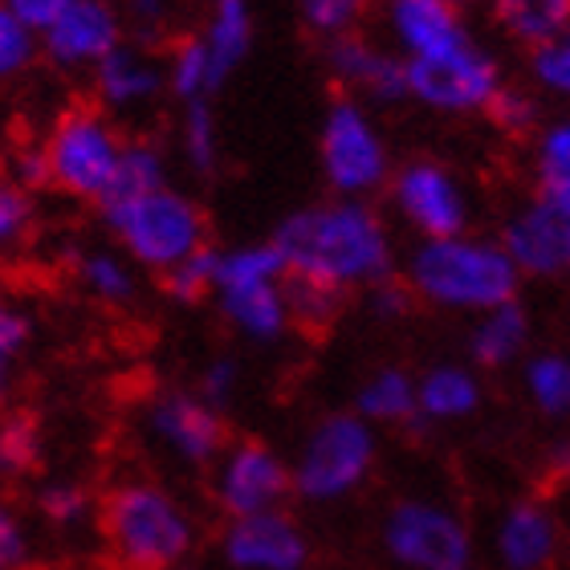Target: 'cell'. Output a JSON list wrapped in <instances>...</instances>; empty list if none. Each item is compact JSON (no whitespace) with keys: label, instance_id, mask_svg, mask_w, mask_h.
Here are the masks:
<instances>
[{"label":"cell","instance_id":"22","mask_svg":"<svg viewBox=\"0 0 570 570\" xmlns=\"http://www.w3.org/2000/svg\"><path fill=\"white\" fill-rule=\"evenodd\" d=\"M481 407V380L461 363L428 367L416 380V420L428 424H456Z\"/></svg>","mask_w":570,"mask_h":570},{"label":"cell","instance_id":"17","mask_svg":"<svg viewBox=\"0 0 570 570\" xmlns=\"http://www.w3.org/2000/svg\"><path fill=\"white\" fill-rule=\"evenodd\" d=\"M326 70L334 73V82L343 86V90L367 95L375 102H404L407 98L404 58L371 46L367 37L358 33L334 37L331 46H326Z\"/></svg>","mask_w":570,"mask_h":570},{"label":"cell","instance_id":"10","mask_svg":"<svg viewBox=\"0 0 570 570\" xmlns=\"http://www.w3.org/2000/svg\"><path fill=\"white\" fill-rule=\"evenodd\" d=\"M294 493L289 464L282 452L269 449L265 440H237L216 456L213 498L225 510V518H253V513L282 510L285 498Z\"/></svg>","mask_w":570,"mask_h":570},{"label":"cell","instance_id":"21","mask_svg":"<svg viewBox=\"0 0 570 570\" xmlns=\"http://www.w3.org/2000/svg\"><path fill=\"white\" fill-rule=\"evenodd\" d=\"M220 318L249 343H277L289 331V306H285V282L262 285H228L216 289Z\"/></svg>","mask_w":570,"mask_h":570},{"label":"cell","instance_id":"18","mask_svg":"<svg viewBox=\"0 0 570 570\" xmlns=\"http://www.w3.org/2000/svg\"><path fill=\"white\" fill-rule=\"evenodd\" d=\"M387 24H392V37L404 61L436 58V53H449V49L473 41L461 17V4H452V0H392Z\"/></svg>","mask_w":570,"mask_h":570},{"label":"cell","instance_id":"29","mask_svg":"<svg viewBox=\"0 0 570 570\" xmlns=\"http://www.w3.org/2000/svg\"><path fill=\"white\" fill-rule=\"evenodd\" d=\"M525 395L550 420L570 416V355L547 351L525 363Z\"/></svg>","mask_w":570,"mask_h":570},{"label":"cell","instance_id":"48","mask_svg":"<svg viewBox=\"0 0 570 570\" xmlns=\"http://www.w3.org/2000/svg\"><path fill=\"white\" fill-rule=\"evenodd\" d=\"M550 464H554V473L567 476V481H570V440H567V444H559V449H554V456H550Z\"/></svg>","mask_w":570,"mask_h":570},{"label":"cell","instance_id":"9","mask_svg":"<svg viewBox=\"0 0 570 570\" xmlns=\"http://www.w3.org/2000/svg\"><path fill=\"white\" fill-rule=\"evenodd\" d=\"M407 98H416L420 107L440 110V115H476L489 110V102L501 90V66L489 49L476 41L436 53V58L404 61Z\"/></svg>","mask_w":570,"mask_h":570},{"label":"cell","instance_id":"8","mask_svg":"<svg viewBox=\"0 0 570 570\" xmlns=\"http://www.w3.org/2000/svg\"><path fill=\"white\" fill-rule=\"evenodd\" d=\"M383 550L404 570H469L473 534L456 510L428 498L395 501L383 518Z\"/></svg>","mask_w":570,"mask_h":570},{"label":"cell","instance_id":"14","mask_svg":"<svg viewBox=\"0 0 570 570\" xmlns=\"http://www.w3.org/2000/svg\"><path fill=\"white\" fill-rule=\"evenodd\" d=\"M220 554L233 570H306L309 538L285 510L233 518L220 534Z\"/></svg>","mask_w":570,"mask_h":570},{"label":"cell","instance_id":"43","mask_svg":"<svg viewBox=\"0 0 570 570\" xmlns=\"http://www.w3.org/2000/svg\"><path fill=\"white\" fill-rule=\"evenodd\" d=\"M29 331H33L29 314H24V309L17 306L4 289H0V355L17 358V351L29 343Z\"/></svg>","mask_w":570,"mask_h":570},{"label":"cell","instance_id":"23","mask_svg":"<svg viewBox=\"0 0 570 570\" xmlns=\"http://www.w3.org/2000/svg\"><path fill=\"white\" fill-rule=\"evenodd\" d=\"M73 274H78V285L82 294L98 306L122 309L131 306L139 297V269L127 262V253L119 245H90L73 257Z\"/></svg>","mask_w":570,"mask_h":570},{"label":"cell","instance_id":"13","mask_svg":"<svg viewBox=\"0 0 570 570\" xmlns=\"http://www.w3.org/2000/svg\"><path fill=\"white\" fill-rule=\"evenodd\" d=\"M147 432L164 452L184 464H216L228 449V428L220 407L204 404L196 392H164L147 404Z\"/></svg>","mask_w":570,"mask_h":570},{"label":"cell","instance_id":"45","mask_svg":"<svg viewBox=\"0 0 570 570\" xmlns=\"http://www.w3.org/2000/svg\"><path fill=\"white\" fill-rule=\"evenodd\" d=\"M21 559H24V525L9 505H0V562H4V570H12Z\"/></svg>","mask_w":570,"mask_h":570},{"label":"cell","instance_id":"24","mask_svg":"<svg viewBox=\"0 0 570 570\" xmlns=\"http://www.w3.org/2000/svg\"><path fill=\"white\" fill-rule=\"evenodd\" d=\"M525 343H530V314L513 297L505 306L481 314V322L469 334V355L481 367H510L513 358L525 355Z\"/></svg>","mask_w":570,"mask_h":570},{"label":"cell","instance_id":"38","mask_svg":"<svg viewBox=\"0 0 570 570\" xmlns=\"http://www.w3.org/2000/svg\"><path fill=\"white\" fill-rule=\"evenodd\" d=\"M489 115H493V122H498L501 131H513V135H522V131H530V127H538V102H534V95H522V90H505V86H501L498 98L489 102Z\"/></svg>","mask_w":570,"mask_h":570},{"label":"cell","instance_id":"19","mask_svg":"<svg viewBox=\"0 0 570 570\" xmlns=\"http://www.w3.org/2000/svg\"><path fill=\"white\" fill-rule=\"evenodd\" d=\"M559 518L542 501H513L493 530V550L505 570H547L559 559Z\"/></svg>","mask_w":570,"mask_h":570},{"label":"cell","instance_id":"6","mask_svg":"<svg viewBox=\"0 0 570 570\" xmlns=\"http://www.w3.org/2000/svg\"><path fill=\"white\" fill-rule=\"evenodd\" d=\"M122 135L107 110L98 107H70L61 110L46 142H41V159H46V184L70 196V200L98 204L107 191L115 167L122 155Z\"/></svg>","mask_w":570,"mask_h":570},{"label":"cell","instance_id":"15","mask_svg":"<svg viewBox=\"0 0 570 570\" xmlns=\"http://www.w3.org/2000/svg\"><path fill=\"white\" fill-rule=\"evenodd\" d=\"M513 269L522 277H562L570 274V208L530 200L505 220L498 240Z\"/></svg>","mask_w":570,"mask_h":570},{"label":"cell","instance_id":"49","mask_svg":"<svg viewBox=\"0 0 570 570\" xmlns=\"http://www.w3.org/2000/svg\"><path fill=\"white\" fill-rule=\"evenodd\" d=\"M9 383H12V358L0 355V404H4V395H9Z\"/></svg>","mask_w":570,"mask_h":570},{"label":"cell","instance_id":"50","mask_svg":"<svg viewBox=\"0 0 570 570\" xmlns=\"http://www.w3.org/2000/svg\"><path fill=\"white\" fill-rule=\"evenodd\" d=\"M452 4H461V0H452Z\"/></svg>","mask_w":570,"mask_h":570},{"label":"cell","instance_id":"40","mask_svg":"<svg viewBox=\"0 0 570 570\" xmlns=\"http://www.w3.org/2000/svg\"><path fill=\"white\" fill-rule=\"evenodd\" d=\"M41 513L53 525H78L90 513V498L82 485H49L41 493Z\"/></svg>","mask_w":570,"mask_h":570},{"label":"cell","instance_id":"26","mask_svg":"<svg viewBox=\"0 0 570 570\" xmlns=\"http://www.w3.org/2000/svg\"><path fill=\"white\" fill-rule=\"evenodd\" d=\"M355 416L375 424H412L416 420V380L404 367L371 371L355 395Z\"/></svg>","mask_w":570,"mask_h":570},{"label":"cell","instance_id":"41","mask_svg":"<svg viewBox=\"0 0 570 570\" xmlns=\"http://www.w3.org/2000/svg\"><path fill=\"white\" fill-rule=\"evenodd\" d=\"M237 383H240V363H237V358L216 355V358H208V363H204L200 392H196V395H200L204 404L220 407V404H228V395L237 392Z\"/></svg>","mask_w":570,"mask_h":570},{"label":"cell","instance_id":"12","mask_svg":"<svg viewBox=\"0 0 570 570\" xmlns=\"http://www.w3.org/2000/svg\"><path fill=\"white\" fill-rule=\"evenodd\" d=\"M37 41H41V58L61 73H90L127 41V24L115 0H70L37 33Z\"/></svg>","mask_w":570,"mask_h":570},{"label":"cell","instance_id":"39","mask_svg":"<svg viewBox=\"0 0 570 570\" xmlns=\"http://www.w3.org/2000/svg\"><path fill=\"white\" fill-rule=\"evenodd\" d=\"M122 24L135 29L142 41H155L171 24V12H176V0H127L122 4Z\"/></svg>","mask_w":570,"mask_h":570},{"label":"cell","instance_id":"32","mask_svg":"<svg viewBox=\"0 0 570 570\" xmlns=\"http://www.w3.org/2000/svg\"><path fill=\"white\" fill-rule=\"evenodd\" d=\"M37 58H41L37 29H29V24L0 0V82L24 78V73L37 66Z\"/></svg>","mask_w":570,"mask_h":570},{"label":"cell","instance_id":"33","mask_svg":"<svg viewBox=\"0 0 570 570\" xmlns=\"http://www.w3.org/2000/svg\"><path fill=\"white\" fill-rule=\"evenodd\" d=\"M37 228V200L33 191L21 188L12 176H0V257H9L33 237Z\"/></svg>","mask_w":570,"mask_h":570},{"label":"cell","instance_id":"34","mask_svg":"<svg viewBox=\"0 0 570 570\" xmlns=\"http://www.w3.org/2000/svg\"><path fill=\"white\" fill-rule=\"evenodd\" d=\"M285 306H289V326L322 331V326H331V322L338 318L343 294H338V289H326V285L285 277Z\"/></svg>","mask_w":570,"mask_h":570},{"label":"cell","instance_id":"46","mask_svg":"<svg viewBox=\"0 0 570 570\" xmlns=\"http://www.w3.org/2000/svg\"><path fill=\"white\" fill-rule=\"evenodd\" d=\"M4 4H9V9L17 12L29 29H37V33H41V29H46V24L53 21L66 4H70V0H4Z\"/></svg>","mask_w":570,"mask_h":570},{"label":"cell","instance_id":"51","mask_svg":"<svg viewBox=\"0 0 570 570\" xmlns=\"http://www.w3.org/2000/svg\"><path fill=\"white\" fill-rule=\"evenodd\" d=\"M0 570H4V562H0Z\"/></svg>","mask_w":570,"mask_h":570},{"label":"cell","instance_id":"20","mask_svg":"<svg viewBox=\"0 0 570 570\" xmlns=\"http://www.w3.org/2000/svg\"><path fill=\"white\" fill-rule=\"evenodd\" d=\"M253 4L249 0H208V17L204 29L196 33L208 61V78H213V95H220V86L245 66L253 49Z\"/></svg>","mask_w":570,"mask_h":570},{"label":"cell","instance_id":"25","mask_svg":"<svg viewBox=\"0 0 570 570\" xmlns=\"http://www.w3.org/2000/svg\"><path fill=\"white\" fill-rule=\"evenodd\" d=\"M171 184V171H167V155L159 142L151 139H127L122 142L119 167L110 176L107 191L95 208H115V204H131L147 191H159Z\"/></svg>","mask_w":570,"mask_h":570},{"label":"cell","instance_id":"16","mask_svg":"<svg viewBox=\"0 0 570 570\" xmlns=\"http://www.w3.org/2000/svg\"><path fill=\"white\" fill-rule=\"evenodd\" d=\"M90 90H95L98 110L115 115H135V110L151 107L164 95V61L155 58L151 46L139 41H122L115 53L98 61L90 70Z\"/></svg>","mask_w":570,"mask_h":570},{"label":"cell","instance_id":"47","mask_svg":"<svg viewBox=\"0 0 570 570\" xmlns=\"http://www.w3.org/2000/svg\"><path fill=\"white\" fill-rule=\"evenodd\" d=\"M9 176L17 179L21 188H29V191L41 188V184H46V159H41V147H24V151L12 159Z\"/></svg>","mask_w":570,"mask_h":570},{"label":"cell","instance_id":"37","mask_svg":"<svg viewBox=\"0 0 570 570\" xmlns=\"http://www.w3.org/2000/svg\"><path fill=\"white\" fill-rule=\"evenodd\" d=\"M530 73L534 82L554 98H567L570 102V29H562L559 37H550L547 46L530 49Z\"/></svg>","mask_w":570,"mask_h":570},{"label":"cell","instance_id":"31","mask_svg":"<svg viewBox=\"0 0 570 570\" xmlns=\"http://www.w3.org/2000/svg\"><path fill=\"white\" fill-rule=\"evenodd\" d=\"M164 86L179 102H213V78H208V61L196 37L176 41L171 58L164 61Z\"/></svg>","mask_w":570,"mask_h":570},{"label":"cell","instance_id":"11","mask_svg":"<svg viewBox=\"0 0 570 570\" xmlns=\"http://www.w3.org/2000/svg\"><path fill=\"white\" fill-rule=\"evenodd\" d=\"M387 188H392L395 213L424 240L469 233V196L449 167L432 164V159H412L387 179Z\"/></svg>","mask_w":570,"mask_h":570},{"label":"cell","instance_id":"44","mask_svg":"<svg viewBox=\"0 0 570 570\" xmlns=\"http://www.w3.org/2000/svg\"><path fill=\"white\" fill-rule=\"evenodd\" d=\"M371 309H375L383 322L404 318L407 309H412V294H407V285H395L392 277L380 282V285H371Z\"/></svg>","mask_w":570,"mask_h":570},{"label":"cell","instance_id":"5","mask_svg":"<svg viewBox=\"0 0 570 570\" xmlns=\"http://www.w3.org/2000/svg\"><path fill=\"white\" fill-rule=\"evenodd\" d=\"M375 456H380L375 428L355 412H331L309 428L297 449V461L289 464L294 493L318 505L351 498L371 476Z\"/></svg>","mask_w":570,"mask_h":570},{"label":"cell","instance_id":"30","mask_svg":"<svg viewBox=\"0 0 570 570\" xmlns=\"http://www.w3.org/2000/svg\"><path fill=\"white\" fill-rule=\"evenodd\" d=\"M179 151L196 176H213L220 167V127H216L213 102H184L179 119Z\"/></svg>","mask_w":570,"mask_h":570},{"label":"cell","instance_id":"3","mask_svg":"<svg viewBox=\"0 0 570 570\" xmlns=\"http://www.w3.org/2000/svg\"><path fill=\"white\" fill-rule=\"evenodd\" d=\"M107 554L122 570H171L196 547V522L176 493L155 481H122L98 505Z\"/></svg>","mask_w":570,"mask_h":570},{"label":"cell","instance_id":"7","mask_svg":"<svg viewBox=\"0 0 570 570\" xmlns=\"http://www.w3.org/2000/svg\"><path fill=\"white\" fill-rule=\"evenodd\" d=\"M322 179L343 200H367L392 179V155L371 110L358 98H334L318 131Z\"/></svg>","mask_w":570,"mask_h":570},{"label":"cell","instance_id":"42","mask_svg":"<svg viewBox=\"0 0 570 570\" xmlns=\"http://www.w3.org/2000/svg\"><path fill=\"white\" fill-rule=\"evenodd\" d=\"M37 456V436L29 424L0 428V473H24Z\"/></svg>","mask_w":570,"mask_h":570},{"label":"cell","instance_id":"1","mask_svg":"<svg viewBox=\"0 0 570 570\" xmlns=\"http://www.w3.org/2000/svg\"><path fill=\"white\" fill-rule=\"evenodd\" d=\"M274 249L282 253L285 277L326 289H371L392 277L395 245L383 216L367 200H322L289 213L277 225Z\"/></svg>","mask_w":570,"mask_h":570},{"label":"cell","instance_id":"35","mask_svg":"<svg viewBox=\"0 0 570 570\" xmlns=\"http://www.w3.org/2000/svg\"><path fill=\"white\" fill-rule=\"evenodd\" d=\"M213 285H216V245H204L200 253L184 257L176 269L164 274L167 297L179 302V306H196L204 297H213Z\"/></svg>","mask_w":570,"mask_h":570},{"label":"cell","instance_id":"27","mask_svg":"<svg viewBox=\"0 0 570 570\" xmlns=\"http://www.w3.org/2000/svg\"><path fill=\"white\" fill-rule=\"evenodd\" d=\"M493 17L513 41L538 49L570 29V0H493Z\"/></svg>","mask_w":570,"mask_h":570},{"label":"cell","instance_id":"2","mask_svg":"<svg viewBox=\"0 0 570 570\" xmlns=\"http://www.w3.org/2000/svg\"><path fill=\"white\" fill-rule=\"evenodd\" d=\"M522 274L513 269L498 240L481 237H444L420 240L407 257V294L436 309H461V314H485L518 297Z\"/></svg>","mask_w":570,"mask_h":570},{"label":"cell","instance_id":"4","mask_svg":"<svg viewBox=\"0 0 570 570\" xmlns=\"http://www.w3.org/2000/svg\"><path fill=\"white\" fill-rule=\"evenodd\" d=\"M98 216L110 228L115 245L127 253V262L159 277L208 245V213L196 196L179 191L176 184L147 191L131 204L98 208Z\"/></svg>","mask_w":570,"mask_h":570},{"label":"cell","instance_id":"28","mask_svg":"<svg viewBox=\"0 0 570 570\" xmlns=\"http://www.w3.org/2000/svg\"><path fill=\"white\" fill-rule=\"evenodd\" d=\"M534 191L538 200L570 208V119L542 127L534 142Z\"/></svg>","mask_w":570,"mask_h":570},{"label":"cell","instance_id":"36","mask_svg":"<svg viewBox=\"0 0 570 570\" xmlns=\"http://www.w3.org/2000/svg\"><path fill=\"white\" fill-rule=\"evenodd\" d=\"M294 4L309 33L334 41V37H343V33H355L371 0H294Z\"/></svg>","mask_w":570,"mask_h":570}]
</instances>
